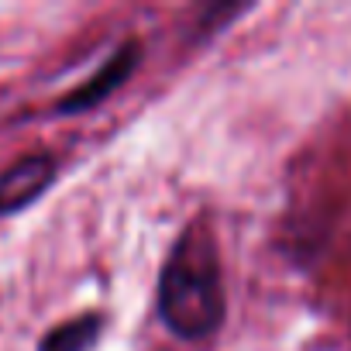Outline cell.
Segmentation results:
<instances>
[{
	"mask_svg": "<svg viewBox=\"0 0 351 351\" xmlns=\"http://www.w3.org/2000/svg\"><path fill=\"white\" fill-rule=\"evenodd\" d=\"M162 324L186 341H204L224 324V282L214 238L193 224L172 245L158 279Z\"/></svg>",
	"mask_w": 351,
	"mask_h": 351,
	"instance_id": "6da1fadb",
	"label": "cell"
},
{
	"mask_svg": "<svg viewBox=\"0 0 351 351\" xmlns=\"http://www.w3.org/2000/svg\"><path fill=\"white\" fill-rule=\"evenodd\" d=\"M52 180H56V158L45 155V152L14 162L4 176H0V217L28 207L32 200H38L42 190Z\"/></svg>",
	"mask_w": 351,
	"mask_h": 351,
	"instance_id": "7a4b0ae2",
	"label": "cell"
},
{
	"mask_svg": "<svg viewBox=\"0 0 351 351\" xmlns=\"http://www.w3.org/2000/svg\"><path fill=\"white\" fill-rule=\"evenodd\" d=\"M134 66H138V42H124L86 83H80L69 97L59 100V114H76V110H86V107L100 104L107 93H114V90L128 80V73H131Z\"/></svg>",
	"mask_w": 351,
	"mask_h": 351,
	"instance_id": "3957f363",
	"label": "cell"
},
{
	"mask_svg": "<svg viewBox=\"0 0 351 351\" xmlns=\"http://www.w3.org/2000/svg\"><path fill=\"white\" fill-rule=\"evenodd\" d=\"M100 337V317L97 313H83L73 317L66 324H59L56 330H49L38 344V351H90Z\"/></svg>",
	"mask_w": 351,
	"mask_h": 351,
	"instance_id": "277c9868",
	"label": "cell"
}]
</instances>
